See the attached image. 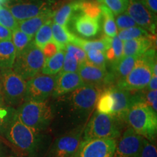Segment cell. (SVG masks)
I'll list each match as a JSON object with an SVG mask.
<instances>
[{
    "instance_id": "1",
    "label": "cell",
    "mask_w": 157,
    "mask_h": 157,
    "mask_svg": "<svg viewBox=\"0 0 157 157\" xmlns=\"http://www.w3.org/2000/svg\"><path fill=\"white\" fill-rule=\"evenodd\" d=\"M125 122L137 134L149 142H156L157 135V114L144 102L135 101L127 111Z\"/></svg>"
},
{
    "instance_id": "2",
    "label": "cell",
    "mask_w": 157,
    "mask_h": 157,
    "mask_svg": "<svg viewBox=\"0 0 157 157\" xmlns=\"http://www.w3.org/2000/svg\"><path fill=\"white\" fill-rule=\"evenodd\" d=\"M125 124L114 116L95 111L84 126L82 140L96 138L117 140L124 132Z\"/></svg>"
},
{
    "instance_id": "3",
    "label": "cell",
    "mask_w": 157,
    "mask_h": 157,
    "mask_svg": "<svg viewBox=\"0 0 157 157\" xmlns=\"http://www.w3.org/2000/svg\"><path fill=\"white\" fill-rule=\"evenodd\" d=\"M4 136L19 151L27 155L34 154L42 141L40 132L24 124L18 119L16 112Z\"/></svg>"
},
{
    "instance_id": "4",
    "label": "cell",
    "mask_w": 157,
    "mask_h": 157,
    "mask_svg": "<svg viewBox=\"0 0 157 157\" xmlns=\"http://www.w3.org/2000/svg\"><path fill=\"white\" fill-rule=\"evenodd\" d=\"M18 119L35 130H45L52 122L53 114L46 101H24L16 109Z\"/></svg>"
},
{
    "instance_id": "5",
    "label": "cell",
    "mask_w": 157,
    "mask_h": 157,
    "mask_svg": "<svg viewBox=\"0 0 157 157\" xmlns=\"http://www.w3.org/2000/svg\"><path fill=\"white\" fill-rule=\"evenodd\" d=\"M102 91L99 86L84 84L71 92L68 97V102L73 114L79 119L86 120L95 108Z\"/></svg>"
},
{
    "instance_id": "6",
    "label": "cell",
    "mask_w": 157,
    "mask_h": 157,
    "mask_svg": "<svg viewBox=\"0 0 157 157\" xmlns=\"http://www.w3.org/2000/svg\"><path fill=\"white\" fill-rule=\"evenodd\" d=\"M26 81L13 69H0V92L7 106L21 105L24 102Z\"/></svg>"
},
{
    "instance_id": "7",
    "label": "cell",
    "mask_w": 157,
    "mask_h": 157,
    "mask_svg": "<svg viewBox=\"0 0 157 157\" xmlns=\"http://www.w3.org/2000/svg\"><path fill=\"white\" fill-rule=\"evenodd\" d=\"M44 61L42 50L32 41L22 52L16 56L12 69L27 81L41 72Z\"/></svg>"
},
{
    "instance_id": "8",
    "label": "cell",
    "mask_w": 157,
    "mask_h": 157,
    "mask_svg": "<svg viewBox=\"0 0 157 157\" xmlns=\"http://www.w3.org/2000/svg\"><path fill=\"white\" fill-rule=\"evenodd\" d=\"M154 66L142 56L139 57L132 71L126 77L118 82L115 87L130 92L146 89L151 77Z\"/></svg>"
},
{
    "instance_id": "9",
    "label": "cell",
    "mask_w": 157,
    "mask_h": 157,
    "mask_svg": "<svg viewBox=\"0 0 157 157\" xmlns=\"http://www.w3.org/2000/svg\"><path fill=\"white\" fill-rule=\"evenodd\" d=\"M84 125L58 137L51 145L47 157H74L82 140Z\"/></svg>"
},
{
    "instance_id": "10",
    "label": "cell",
    "mask_w": 157,
    "mask_h": 157,
    "mask_svg": "<svg viewBox=\"0 0 157 157\" xmlns=\"http://www.w3.org/2000/svg\"><path fill=\"white\" fill-rule=\"evenodd\" d=\"M57 75L38 74L26 82L24 101H46L52 95Z\"/></svg>"
},
{
    "instance_id": "11",
    "label": "cell",
    "mask_w": 157,
    "mask_h": 157,
    "mask_svg": "<svg viewBox=\"0 0 157 157\" xmlns=\"http://www.w3.org/2000/svg\"><path fill=\"white\" fill-rule=\"evenodd\" d=\"M54 2L42 0L10 2L4 4L18 22L52 10Z\"/></svg>"
},
{
    "instance_id": "12",
    "label": "cell",
    "mask_w": 157,
    "mask_h": 157,
    "mask_svg": "<svg viewBox=\"0 0 157 157\" xmlns=\"http://www.w3.org/2000/svg\"><path fill=\"white\" fill-rule=\"evenodd\" d=\"M117 143L113 139L82 140L74 157H113Z\"/></svg>"
},
{
    "instance_id": "13",
    "label": "cell",
    "mask_w": 157,
    "mask_h": 157,
    "mask_svg": "<svg viewBox=\"0 0 157 157\" xmlns=\"http://www.w3.org/2000/svg\"><path fill=\"white\" fill-rule=\"evenodd\" d=\"M144 138L128 127L121 133L113 157H140Z\"/></svg>"
},
{
    "instance_id": "14",
    "label": "cell",
    "mask_w": 157,
    "mask_h": 157,
    "mask_svg": "<svg viewBox=\"0 0 157 157\" xmlns=\"http://www.w3.org/2000/svg\"><path fill=\"white\" fill-rule=\"evenodd\" d=\"M125 13L134 20L138 26L153 35L156 34V15L147 8L143 0H129Z\"/></svg>"
},
{
    "instance_id": "15",
    "label": "cell",
    "mask_w": 157,
    "mask_h": 157,
    "mask_svg": "<svg viewBox=\"0 0 157 157\" xmlns=\"http://www.w3.org/2000/svg\"><path fill=\"white\" fill-rule=\"evenodd\" d=\"M109 89L113 101L112 115L125 122V117L129 108L135 101L144 100L143 94H132L130 91L119 89L117 87Z\"/></svg>"
},
{
    "instance_id": "16",
    "label": "cell",
    "mask_w": 157,
    "mask_h": 157,
    "mask_svg": "<svg viewBox=\"0 0 157 157\" xmlns=\"http://www.w3.org/2000/svg\"><path fill=\"white\" fill-rule=\"evenodd\" d=\"M84 84L78 72H59L52 95L55 98H59L71 93Z\"/></svg>"
},
{
    "instance_id": "17",
    "label": "cell",
    "mask_w": 157,
    "mask_h": 157,
    "mask_svg": "<svg viewBox=\"0 0 157 157\" xmlns=\"http://www.w3.org/2000/svg\"><path fill=\"white\" fill-rule=\"evenodd\" d=\"M78 74L84 84H94L99 87L103 84H106L107 68L98 67L87 60L79 64Z\"/></svg>"
},
{
    "instance_id": "18",
    "label": "cell",
    "mask_w": 157,
    "mask_h": 157,
    "mask_svg": "<svg viewBox=\"0 0 157 157\" xmlns=\"http://www.w3.org/2000/svg\"><path fill=\"white\" fill-rule=\"evenodd\" d=\"M138 58L136 56L122 57L119 60L111 63V69L108 71L106 84H116L123 79L129 74L134 67L135 63Z\"/></svg>"
},
{
    "instance_id": "19",
    "label": "cell",
    "mask_w": 157,
    "mask_h": 157,
    "mask_svg": "<svg viewBox=\"0 0 157 157\" xmlns=\"http://www.w3.org/2000/svg\"><path fill=\"white\" fill-rule=\"evenodd\" d=\"M72 19L74 31L83 37L90 38L95 36L101 30L99 21L84 14L77 15Z\"/></svg>"
},
{
    "instance_id": "20",
    "label": "cell",
    "mask_w": 157,
    "mask_h": 157,
    "mask_svg": "<svg viewBox=\"0 0 157 157\" xmlns=\"http://www.w3.org/2000/svg\"><path fill=\"white\" fill-rule=\"evenodd\" d=\"M154 41V36L151 35L124 41L123 42L122 57L136 56L139 58L152 48Z\"/></svg>"
},
{
    "instance_id": "21",
    "label": "cell",
    "mask_w": 157,
    "mask_h": 157,
    "mask_svg": "<svg viewBox=\"0 0 157 157\" xmlns=\"http://www.w3.org/2000/svg\"><path fill=\"white\" fill-rule=\"evenodd\" d=\"M53 13L54 12L50 10L31 18L20 21L18 22V29L29 36L34 37L39 28L48 20L52 18Z\"/></svg>"
},
{
    "instance_id": "22",
    "label": "cell",
    "mask_w": 157,
    "mask_h": 157,
    "mask_svg": "<svg viewBox=\"0 0 157 157\" xmlns=\"http://www.w3.org/2000/svg\"><path fill=\"white\" fill-rule=\"evenodd\" d=\"M111 40H112V38H110L105 35L97 40L96 39L95 40H87V39L74 35L73 40L71 43L79 47L86 52L91 50H97L105 52L111 47Z\"/></svg>"
},
{
    "instance_id": "23",
    "label": "cell",
    "mask_w": 157,
    "mask_h": 157,
    "mask_svg": "<svg viewBox=\"0 0 157 157\" xmlns=\"http://www.w3.org/2000/svg\"><path fill=\"white\" fill-rule=\"evenodd\" d=\"M16 52L11 40L0 41V69L13 68Z\"/></svg>"
},
{
    "instance_id": "24",
    "label": "cell",
    "mask_w": 157,
    "mask_h": 157,
    "mask_svg": "<svg viewBox=\"0 0 157 157\" xmlns=\"http://www.w3.org/2000/svg\"><path fill=\"white\" fill-rule=\"evenodd\" d=\"M77 11H79L78 0L66 4L53 13L52 22L67 27L68 23L74 17V13Z\"/></svg>"
},
{
    "instance_id": "25",
    "label": "cell",
    "mask_w": 157,
    "mask_h": 157,
    "mask_svg": "<svg viewBox=\"0 0 157 157\" xmlns=\"http://www.w3.org/2000/svg\"><path fill=\"white\" fill-rule=\"evenodd\" d=\"M52 41L56 43L58 50H64L66 44L73 40L74 34L68 29V27L63 26L52 22Z\"/></svg>"
},
{
    "instance_id": "26",
    "label": "cell",
    "mask_w": 157,
    "mask_h": 157,
    "mask_svg": "<svg viewBox=\"0 0 157 157\" xmlns=\"http://www.w3.org/2000/svg\"><path fill=\"white\" fill-rule=\"evenodd\" d=\"M64 50H59L54 56L48 58H45L41 73L46 75H57L62 70L63 65Z\"/></svg>"
},
{
    "instance_id": "27",
    "label": "cell",
    "mask_w": 157,
    "mask_h": 157,
    "mask_svg": "<svg viewBox=\"0 0 157 157\" xmlns=\"http://www.w3.org/2000/svg\"><path fill=\"white\" fill-rule=\"evenodd\" d=\"M100 4L103 16V29L105 36L113 38L117 36V28L115 23L114 15L110 10L103 4Z\"/></svg>"
},
{
    "instance_id": "28",
    "label": "cell",
    "mask_w": 157,
    "mask_h": 157,
    "mask_svg": "<svg viewBox=\"0 0 157 157\" xmlns=\"http://www.w3.org/2000/svg\"><path fill=\"white\" fill-rule=\"evenodd\" d=\"M52 18H51L44 23L34 35V44L41 50L45 44L52 41Z\"/></svg>"
},
{
    "instance_id": "29",
    "label": "cell",
    "mask_w": 157,
    "mask_h": 157,
    "mask_svg": "<svg viewBox=\"0 0 157 157\" xmlns=\"http://www.w3.org/2000/svg\"><path fill=\"white\" fill-rule=\"evenodd\" d=\"M113 101L109 88L103 90L96 103V111L105 114L112 115Z\"/></svg>"
},
{
    "instance_id": "30",
    "label": "cell",
    "mask_w": 157,
    "mask_h": 157,
    "mask_svg": "<svg viewBox=\"0 0 157 157\" xmlns=\"http://www.w3.org/2000/svg\"><path fill=\"white\" fill-rule=\"evenodd\" d=\"M79 11L83 13V14L87 15L94 19L101 21L102 17V12L100 7V4L98 2L93 0H78Z\"/></svg>"
},
{
    "instance_id": "31",
    "label": "cell",
    "mask_w": 157,
    "mask_h": 157,
    "mask_svg": "<svg viewBox=\"0 0 157 157\" xmlns=\"http://www.w3.org/2000/svg\"><path fill=\"white\" fill-rule=\"evenodd\" d=\"M11 41L14 44L16 56H17L30 44L33 41V37L17 29L12 31Z\"/></svg>"
},
{
    "instance_id": "32",
    "label": "cell",
    "mask_w": 157,
    "mask_h": 157,
    "mask_svg": "<svg viewBox=\"0 0 157 157\" xmlns=\"http://www.w3.org/2000/svg\"><path fill=\"white\" fill-rule=\"evenodd\" d=\"M150 35L151 34H149L148 31L140 26H134L131 27V28L122 29V30H119V32H117V36L122 42L139 38L140 36H150Z\"/></svg>"
},
{
    "instance_id": "33",
    "label": "cell",
    "mask_w": 157,
    "mask_h": 157,
    "mask_svg": "<svg viewBox=\"0 0 157 157\" xmlns=\"http://www.w3.org/2000/svg\"><path fill=\"white\" fill-rule=\"evenodd\" d=\"M0 24L13 31L18 29V21L5 6L0 5Z\"/></svg>"
},
{
    "instance_id": "34",
    "label": "cell",
    "mask_w": 157,
    "mask_h": 157,
    "mask_svg": "<svg viewBox=\"0 0 157 157\" xmlns=\"http://www.w3.org/2000/svg\"><path fill=\"white\" fill-rule=\"evenodd\" d=\"M16 109L7 105H0V135H4L9 124L14 117Z\"/></svg>"
},
{
    "instance_id": "35",
    "label": "cell",
    "mask_w": 157,
    "mask_h": 157,
    "mask_svg": "<svg viewBox=\"0 0 157 157\" xmlns=\"http://www.w3.org/2000/svg\"><path fill=\"white\" fill-rule=\"evenodd\" d=\"M98 2L107 7L115 15L124 13L129 3V0H98Z\"/></svg>"
},
{
    "instance_id": "36",
    "label": "cell",
    "mask_w": 157,
    "mask_h": 157,
    "mask_svg": "<svg viewBox=\"0 0 157 157\" xmlns=\"http://www.w3.org/2000/svg\"><path fill=\"white\" fill-rule=\"evenodd\" d=\"M87 54V60L92 64L98 67L107 68V60L105 58V52L97 50H91L86 52Z\"/></svg>"
},
{
    "instance_id": "37",
    "label": "cell",
    "mask_w": 157,
    "mask_h": 157,
    "mask_svg": "<svg viewBox=\"0 0 157 157\" xmlns=\"http://www.w3.org/2000/svg\"><path fill=\"white\" fill-rule=\"evenodd\" d=\"M66 51V50H65ZM79 63L73 55L68 52H65L63 65L60 72H78Z\"/></svg>"
},
{
    "instance_id": "38",
    "label": "cell",
    "mask_w": 157,
    "mask_h": 157,
    "mask_svg": "<svg viewBox=\"0 0 157 157\" xmlns=\"http://www.w3.org/2000/svg\"><path fill=\"white\" fill-rule=\"evenodd\" d=\"M115 23L117 25V29L122 30V29L131 28V27L138 26L137 23L135 22L134 20L126 13H121V14L117 15L115 19Z\"/></svg>"
},
{
    "instance_id": "39",
    "label": "cell",
    "mask_w": 157,
    "mask_h": 157,
    "mask_svg": "<svg viewBox=\"0 0 157 157\" xmlns=\"http://www.w3.org/2000/svg\"><path fill=\"white\" fill-rule=\"evenodd\" d=\"M65 50L66 52H70V53L73 55L76 58V60H77V61L79 64L87 60V54H86V52H84L79 47L76 46V45L72 44V43H68V44H66Z\"/></svg>"
},
{
    "instance_id": "40",
    "label": "cell",
    "mask_w": 157,
    "mask_h": 157,
    "mask_svg": "<svg viewBox=\"0 0 157 157\" xmlns=\"http://www.w3.org/2000/svg\"><path fill=\"white\" fill-rule=\"evenodd\" d=\"M140 157H157L156 145L144 139Z\"/></svg>"
},
{
    "instance_id": "41",
    "label": "cell",
    "mask_w": 157,
    "mask_h": 157,
    "mask_svg": "<svg viewBox=\"0 0 157 157\" xmlns=\"http://www.w3.org/2000/svg\"><path fill=\"white\" fill-rule=\"evenodd\" d=\"M110 48L112 49L113 53H114L115 62L122 58L123 42L121 40H120L117 36H116L112 38V40H111V44Z\"/></svg>"
},
{
    "instance_id": "42",
    "label": "cell",
    "mask_w": 157,
    "mask_h": 157,
    "mask_svg": "<svg viewBox=\"0 0 157 157\" xmlns=\"http://www.w3.org/2000/svg\"><path fill=\"white\" fill-rule=\"evenodd\" d=\"M59 50L56 43L52 41H50L48 44L44 45V47L42 49V51L44 54L45 58H48L54 56Z\"/></svg>"
},
{
    "instance_id": "43",
    "label": "cell",
    "mask_w": 157,
    "mask_h": 157,
    "mask_svg": "<svg viewBox=\"0 0 157 157\" xmlns=\"http://www.w3.org/2000/svg\"><path fill=\"white\" fill-rule=\"evenodd\" d=\"M144 102L149 106H151L153 103L157 99V90H148L143 94Z\"/></svg>"
},
{
    "instance_id": "44",
    "label": "cell",
    "mask_w": 157,
    "mask_h": 157,
    "mask_svg": "<svg viewBox=\"0 0 157 157\" xmlns=\"http://www.w3.org/2000/svg\"><path fill=\"white\" fill-rule=\"evenodd\" d=\"M12 31L0 24V41L11 40Z\"/></svg>"
},
{
    "instance_id": "45",
    "label": "cell",
    "mask_w": 157,
    "mask_h": 157,
    "mask_svg": "<svg viewBox=\"0 0 157 157\" xmlns=\"http://www.w3.org/2000/svg\"><path fill=\"white\" fill-rule=\"evenodd\" d=\"M145 5L152 13L156 15L157 13V0H143Z\"/></svg>"
},
{
    "instance_id": "46",
    "label": "cell",
    "mask_w": 157,
    "mask_h": 157,
    "mask_svg": "<svg viewBox=\"0 0 157 157\" xmlns=\"http://www.w3.org/2000/svg\"><path fill=\"white\" fill-rule=\"evenodd\" d=\"M146 87L148 90H157V74H152L150 81Z\"/></svg>"
},
{
    "instance_id": "47",
    "label": "cell",
    "mask_w": 157,
    "mask_h": 157,
    "mask_svg": "<svg viewBox=\"0 0 157 157\" xmlns=\"http://www.w3.org/2000/svg\"><path fill=\"white\" fill-rule=\"evenodd\" d=\"M0 105H6L5 103H4L3 98H2V95L1 92H0Z\"/></svg>"
},
{
    "instance_id": "48",
    "label": "cell",
    "mask_w": 157,
    "mask_h": 157,
    "mask_svg": "<svg viewBox=\"0 0 157 157\" xmlns=\"http://www.w3.org/2000/svg\"><path fill=\"white\" fill-rule=\"evenodd\" d=\"M0 156H2V148L1 146H0Z\"/></svg>"
},
{
    "instance_id": "49",
    "label": "cell",
    "mask_w": 157,
    "mask_h": 157,
    "mask_svg": "<svg viewBox=\"0 0 157 157\" xmlns=\"http://www.w3.org/2000/svg\"><path fill=\"white\" fill-rule=\"evenodd\" d=\"M0 157H2V156H0Z\"/></svg>"
},
{
    "instance_id": "50",
    "label": "cell",
    "mask_w": 157,
    "mask_h": 157,
    "mask_svg": "<svg viewBox=\"0 0 157 157\" xmlns=\"http://www.w3.org/2000/svg\"><path fill=\"white\" fill-rule=\"evenodd\" d=\"M97 1H98V0H97Z\"/></svg>"
},
{
    "instance_id": "51",
    "label": "cell",
    "mask_w": 157,
    "mask_h": 157,
    "mask_svg": "<svg viewBox=\"0 0 157 157\" xmlns=\"http://www.w3.org/2000/svg\"><path fill=\"white\" fill-rule=\"evenodd\" d=\"M11 157H12V156H11Z\"/></svg>"
}]
</instances>
